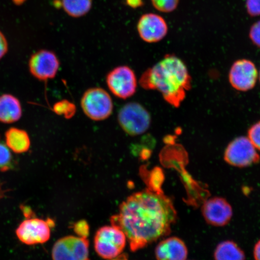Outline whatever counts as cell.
I'll return each mask as SVG.
<instances>
[{
  "label": "cell",
  "instance_id": "25",
  "mask_svg": "<svg viewBox=\"0 0 260 260\" xmlns=\"http://www.w3.org/2000/svg\"><path fill=\"white\" fill-rule=\"evenodd\" d=\"M8 50V43L5 35L0 31V59L5 56Z\"/></svg>",
  "mask_w": 260,
  "mask_h": 260
},
{
  "label": "cell",
  "instance_id": "15",
  "mask_svg": "<svg viewBox=\"0 0 260 260\" xmlns=\"http://www.w3.org/2000/svg\"><path fill=\"white\" fill-rule=\"evenodd\" d=\"M21 116V104L16 97L9 94L0 96V122H15L18 121Z\"/></svg>",
  "mask_w": 260,
  "mask_h": 260
},
{
  "label": "cell",
  "instance_id": "14",
  "mask_svg": "<svg viewBox=\"0 0 260 260\" xmlns=\"http://www.w3.org/2000/svg\"><path fill=\"white\" fill-rule=\"evenodd\" d=\"M155 255L157 260H186L188 250L183 240L172 237L158 244Z\"/></svg>",
  "mask_w": 260,
  "mask_h": 260
},
{
  "label": "cell",
  "instance_id": "1",
  "mask_svg": "<svg viewBox=\"0 0 260 260\" xmlns=\"http://www.w3.org/2000/svg\"><path fill=\"white\" fill-rule=\"evenodd\" d=\"M176 219L170 198L145 189L126 198L119 213L112 217L111 223L124 233L131 251L135 252L168 235Z\"/></svg>",
  "mask_w": 260,
  "mask_h": 260
},
{
  "label": "cell",
  "instance_id": "13",
  "mask_svg": "<svg viewBox=\"0 0 260 260\" xmlns=\"http://www.w3.org/2000/svg\"><path fill=\"white\" fill-rule=\"evenodd\" d=\"M202 213L207 223L214 226H223L232 220V206L223 198L214 197L203 204Z\"/></svg>",
  "mask_w": 260,
  "mask_h": 260
},
{
  "label": "cell",
  "instance_id": "20",
  "mask_svg": "<svg viewBox=\"0 0 260 260\" xmlns=\"http://www.w3.org/2000/svg\"><path fill=\"white\" fill-rule=\"evenodd\" d=\"M151 2L158 11L170 13L177 9L180 0H151Z\"/></svg>",
  "mask_w": 260,
  "mask_h": 260
},
{
  "label": "cell",
  "instance_id": "6",
  "mask_svg": "<svg viewBox=\"0 0 260 260\" xmlns=\"http://www.w3.org/2000/svg\"><path fill=\"white\" fill-rule=\"evenodd\" d=\"M224 160L237 168H246L258 164L260 157L248 138L239 137L230 143L224 152Z\"/></svg>",
  "mask_w": 260,
  "mask_h": 260
},
{
  "label": "cell",
  "instance_id": "28",
  "mask_svg": "<svg viewBox=\"0 0 260 260\" xmlns=\"http://www.w3.org/2000/svg\"><path fill=\"white\" fill-rule=\"evenodd\" d=\"M16 5H20L23 3L25 0H13Z\"/></svg>",
  "mask_w": 260,
  "mask_h": 260
},
{
  "label": "cell",
  "instance_id": "22",
  "mask_svg": "<svg viewBox=\"0 0 260 260\" xmlns=\"http://www.w3.org/2000/svg\"><path fill=\"white\" fill-rule=\"evenodd\" d=\"M246 8L248 14L252 17L260 16V0H246Z\"/></svg>",
  "mask_w": 260,
  "mask_h": 260
},
{
  "label": "cell",
  "instance_id": "29",
  "mask_svg": "<svg viewBox=\"0 0 260 260\" xmlns=\"http://www.w3.org/2000/svg\"><path fill=\"white\" fill-rule=\"evenodd\" d=\"M4 196V191H3L2 187L0 186V200Z\"/></svg>",
  "mask_w": 260,
  "mask_h": 260
},
{
  "label": "cell",
  "instance_id": "18",
  "mask_svg": "<svg viewBox=\"0 0 260 260\" xmlns=\"http://www.w3.org/2000/svg\"><path fill=\"white\" fill-rule=\"evenodd\" d=\"M61 6L68 15L80 18L88 14L92 6V0H61Z\"/></svg>",
  "mask_w": 260,
  "mask_h": 260
},
{
  "label": "cell",
  "instance_id": "23",
  "mask_svg": "<svg viewBox=\"0 0 260 260\" xmlns=\"http://www.w3.org/2000/svg\"><path fill=\"white\" fill-rule=\"evenodd\" d=\"M249 38L253 44L260 48V20L251 26L249 31Z\"/></svg>",
  "mask_w": 260,
  "mask_h": 260
},
{
  "label": "cell",
  "instance_id": "9",
  "mask_svg": "<svg viewBox=\"0 0 260 260\" xmlns=\"http://www.w3.org/2000/svg\"><path fill=\"white\" fill-rule=\"evenodd\" d=\"M50 219L31 217H26L16 230V235L22 243L27 245H35L46 243L50 239Z\"/></svg>",
  "mask_w": 260,
  "mask_h": 260
},
{
  "label": "cell",
  "instance_id": "17",
  "mask_svg": "<svg viewBox=\"0 0 260 260\" xmlns=\"http://www.w3.org/2000/svg\"><path fill=\"white\" fill-rule=\"evenodd\" d=\"M214 258L215 260H245V254L237 243L226 240L217 246Z\"/></svg>",
  "mask_w": 260,
  "mask_h": 260
},
{
  "label": "cell",
  "instance_id": "16",
  "mask_svg": "<svg viewBox=\"0 0 260 260\" xmlns=\"http://www.w3.org/2000/svg\"><path fill=\"white\" fill-rule=\"evenodd\" d=\"M6 145L16 154L27 152L30 147V139L27 133L21 129L11 128L5 135Z\"/></svg>",
  "mask_w": 260,
  "mask_h": 260
},
{
  "label": "cell",
  "instance_id": "5",
  "mask_svg": "<svg viewBox=\"0 0 260 260\" xmlns=\"http://www.w3.org/2000/svg\"><path fill=\"white\" fill-rule=\"evenodd\" d=\"M81 106L85 115L93 121H103L112 115L113 103L105 89L93 87L86 91L81 100Z\"/></svg>",
  "mask_w": 260,
  "mask_h": 260
},
{
  "label": "cell",
  "instance_id": "24",
  "mask_svg": "<svg viewBox=\"0 0 260 260\" xmlns=\"http://www.w3.org/2000/svg\"><path fill=\"white\" fill-rule=\"evenodd\" d=\"M75 231L80 237H87L89 233V226L85 221L78 222L74 226Z\"/></svg>",
  "mask_w": 260,
  "mask_h": 260
},
{
  "label": "cell",
  "instance_id": "27",
  "mask_svg": "<svg viewBox=\"0 0 260 260\" xmlns=\"http://www.w3.org/2000/svg\"><path fill=\"white\" fill-rule=\"evenodd\" d=\"M253 256L255 260H260V240L256 243L253 249Z\"/></svg>",
  "mask_w": 260,
  "mask_h": 260
},
{
  "label": "cell",
  "instance_id": "11",
  "mask_svg": "<svg viewBox=\"0 0 260 260\" xmlns=\"http://www.w3.org/2000/svg\"><path fill=\"white\" fill-rule=\"evenodd\" d=\"M257 78V70L251 60H237L234 63L230 71V84L234 88L242 92H246L253 88Z\"/></svg>",
  "mask_w": 260,
  "mask_h": 260
},
{
  "label": "cell",
  "instance_id": "4",
  "mask_svg": "<svg viewBox=\"0 0 260 260\" xmlns=\"http://www.w3.org/2000/svg\"><path fill=\"white\" fill-rule=\"evenodd\" d=\"M126 242V236L121 229L114 225L105 226L97 231L94 248L101 257L110 259L121 254Z\"/></svg>",
  "mask_w": 260,
  "mask_h": 260
},
{
  "label": "cell",
  "instance_id": "12",
  "mask_svg": "<svg viewBox=\"0 0 260 260\" xmlns=\"http://www.w3.org/2000/svg\"><path fill=\"white\" fill-rule=\"evenodd\" d=\"M140 37L147 43H155L167 36L168 27L161 16L149 13L142 15L138 23Z\"/></svg>",
  "mask_w": 260,
  "mask_h": 260
},
{
  "label": "cell",
  "instance_id": "19",
  "mask_svg": "<svg viewBox=\"0 0 260 260\" xmlns=\"http://www.w3.org/2000/svg\"><path fill=\"white\" fill-rule=\"evenodd\" d=\"M14 167L13 157L8 146L0 142V171L7 172Z\"/></svg>",
  "mask_w": 260,
  "mask_h": 260
},
{
  "label": "cell",
  "instance_id": "30",
  "mask_svg": "<svg viewBox=\"0 0 260 260\" xmlns=\"http://www.w3.org/2000/svg\"><path fill=\"white\" fill-rule=\"evenodd\" d=\"M259 81H260V71H259Z\"/></svg>",
  "mask_w": 260,
  "mask_h": 260
},
{
  "label": "cell",
  "instance_id": "26",
  "mask_svg": "<svg viewBox=\"0 0 260 260\" xmlns=\"http://www.w3.org/2000/svg\"><path fill=\"white\" fill-rule=\"evenodd\" d=\"M126 4L132 8H138L141 7L144 3L142 0H125Z\"/></svg>",
  "mask_w": 260,
  "mask_h": 260
},
{
  "label": "cell",
  "instance_id": "8",
  "mask_svg": "<svg viewBox=\"0 0 260 260\" xmlns=\"http://www.w3.org/2000/svg\"><path fill=\"white\" fill-rule=\"evenodd\" d=\"M106 83L114 95L123 100L134 95L138 87L136 74L132 68L127 66L114 68L107 74Z\"/></svg>",
  "mask_w": 260,
  "mask_h": 260
},
{
  "label": "cell",
  "instance_id": "7",
  "mask_svg": "<svg viewBox=\"0 0 260 260\" xmlns=\"http://www.w3.org/2000/svg\"><path fill=\"white\" fill-rule=\"evenodd\" d=\"M53 260H90L87 237L66 236L58 240L52 249Z\"/></svg>",
  "mask_w": 260,
  "mask_h": 260
},
{
  "label": "cell",
  "instance_id": "10",
  "mask_svg": "<svg viewBox=\"0 0 260 260\" xmlns=\"http://www.w3.org/2000/svg\"><path fill=\"white\" fill-rule=\"evenodd\" d=\"M59 67L60 61L56 54L46 50L38 51L32 54L29 61L31 74L41 81L53 79Z\"/></svg>",
  "mask_w": 260,
  "mask_h": 260
},
{
  "label": "cell",
  "instance_id": "3",
  "mask_svg": "<svg viewBox=\"0 0 260 260\" xmlns=\"http://www.w3.org/2000/svg\"><path fill=\"white\" fill-rule=\"evenodd\" d=\"M118 120L120 126L126 134L137 136L144 134L150 127V114L138 103L131 102L120 109Z\"/></svg>",
  "mask_w": 260,
  "mask_h": 260
},
{
  "label": "cell",
  "instance_id": "2",
  "mask_svg": "<svg viewBox=\"0 0 260 260\" xmlns=\"http://www.w3.org/2000/svg\"><path fill=\"white\" fill-rule=\"evenodd\" d=\"M140 84L145 89L157 90L166 102L178 107L191 87V77L180 58L167 55L143 74Z\"/></svg>",
  "mask_w": 260,
  "mask_h": 260
},
{
  "label": "cell",
  "instance_id": "21",
  "mask_svg": "<svg viewBox=\"0 0 260 260\" xmlns=\"http://www.w3.org/2000/svg\"><path fill=\"white\" fill-rule=\"evenodd\" d=\"M254 147L260 151V121L253 125L248 131V137Z\"/></svg>",
  "mask_w": 260,
  "mask_h": 260
}]
</instances>
